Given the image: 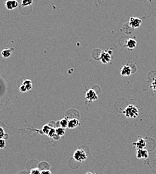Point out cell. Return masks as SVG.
Segmentation results:
<instances>
[{"instance_id":"1","label":"cell","mask_w":156,"mask_h":174,"mask_svg":"<svg viewBox=\"0 0 156 174\" xmlns=\"http://www.w3.org/2000/svg\"><path fill=\"white\" fill-rule=\"evenodd\" d=\"M122 113L126 117L130 119H135L139 116V112L136 106L133 105H129L122 111Z\"/></svg>"},{"instance_id":"2","label":"cell","mask_w":156,"mask_h":174,"mask_svg":"<svg viewBox=\"0 0 156 174\" xmlns=\"http://www.w3.org/2000/svg\"><path fill=\"white\" fill-rule=\"evenodd\" d=\"M73 157L75 160L78 161V162H83L87 159L86 153L83 150H77L74 152Z\"/></svg>"},{"instance_id":"3","label":"cell","mask_w":156,"mask_h":174,"mask_svg":"<svg viewBox=\"0 0 156 174\" xmlns=\"http://www.w3.org/2000/svg\"><path fill=\"white\" fill-rule=\"evenodd\" d=\"M111 51H102L99 56V59L104 64L109 63L111 60Z\"/></svg>"},{"instance_id":"4","label":"cell","mask_w":156,"mask_h":174,"mask_svg":"<svg viewBox=\"0 0 156 174\" xmlns=\"http://www.w3.org/2000/svg\"><path fill=\"white\" fill-rule=\"evenodd\" d=\"M98 98V95L96 91L93 89H89L86 93V99L88 102H93V101H96Z\"/></svg>"},{"instance_id":"5","label":"cell","mask_w":156,"mask_h":174,"mask_svg":"<svg viewBox=\"0 0 156 174\" xmlns=\"http://www.w3.org/2000/svg\"><path fill=\"white\" fill-rule=\"evenodd\" d=\"M141 23H142V20L139 19V18L131 17L129 19V25L131 28L135 29L140 27Z\"/></svg>"},{"instance_id":"6","label":"cell","mask_w":156,"mask_h":174,"mask_svg":"<svg viewBox=\"0 0 156 174\" xmlns=\"http://www.w3.org/2000/svg\"><path fill=\"white\" fill-rule=\"evenodd\" d=\"M134 147L136 150H141V149H145L146 147V141L142 137H139L138 140L136 142L133 143Z\"/></svg>"},{"instance_id":"7","label":"cell","mask_w":156,"mask_h":174,"mask_svg":"<svg viewBox=\"0 0 156 174\" xmlns=\"http://www.w3.org/2000/svg\"><path fill=\"white\" fill-rule=\"evenodd\" d=\"M18 6V2L16 0H7L5 3V7L8 10L15 9Z\"/></svg>"},{"instance_id":"8","label":"cell","mask_w":156,"mask_h":174,"mask_svg":"<svg viewBox=\"0 0 156 174\" xmlns=\"http://www.w3.org/2000/svg\"><path fill=\"white\" fill-rule=\"evenodd\" d=\"M137 158L140 159H147L149 157V153L146 149H141L137 150Z\"/></svg>"},{"instance_id":"9","label":"cell","mask_w":156,"mask_h":174,"mask_svg":"<svg viewBox=\"0 0 156 174\" xmlns=\"http://www.w3.org/2000/svg\"><path fill=\"white\" fill-rule=\"evenodd\" d=\"M132 68L129 65H124L120 70V74L122 76H129L132 73Z\"/></svg>"},{"instance_id":"10","label":"cell","mask_w":156,"mask_h":174,"mask_svg":"<svg viewBox=\"0 0 156 174\" xmlns=\"http://www.w3.org/2000/svg\"><path fill=\"white\" fill-rule=\"evenodd\" d=\"M80 125V121L77 119H72L69 120L67 127L70 129H74Z\"/></svg>"},{"instance_id":"11","label":"cell","mask_w":156,"mask_h":174,"mask_svg":"<svg viewBox=\"0 0 156 174\" xmlns=\"http://www.w3.org/2000/svg\"><path fill=\"white\" fill-rule=\"evenodd\" d=\"M137 41L134 40V39L129 38L126 41V46L129 49L133 50L135 48V47L137 46Z\"/></svg>"},{"instance_id":"12","label":"cell","mask_w":156,"mask_h":174,"mask_svg":"<svg viewBox=\"0 0 156 174\" xmlns=\"http://www.w3.org/2000/svg\"><path fill=\"white\" fill-rule=\"evenodd\" d=\"M12 51H13V50L4 49L3 50H2V52H1L2 57L4 58H9L10 56L12 55Z\"/></svg>"},{"instance_id":"13","label":"cell","mask_w":156,"mask_h":174,"mask_svg":"<svg viewBox=\"0 0 156 174\" xmlns=\"http://www.w3.org/2000/svg\"><path fill=\"white\" fill-rule=\"evenodd\" d=\"M22 84L25 86L28 91L31 90V88H32V84L30 80H24V81H23Z\"/></svg>"},{"instance_id":"14","label":"cell","mask_w":156,"mask_h":174,"mask_svg":"<svg viewBox=\"0 0 156 174\" xmlns=\"http://www.w3.org/2000/svg\"><path fill=\"white\" fill-rule=\"evenodd\" d=\"M55 131H56V134L57 135H59V137H62L63 136L65 133V129H64L63 127H57V129H55Z\"/></svg>"},{"instance_id":"15","label":"cell","mask_w":156,"mask_h":174,"mask_svg":"<svg viewBox=\"0 0 156 174\" xmlns=\"http://www.w3.org/2000/svg\"><path fill=\"white\" fill-rule=\"evenodd\" d=\"M68 120L66 118L61 119L59 122V125L61 126V127H63L64 129H66L68 126Z\"/></svg>"},{"instance_id":"16","label":"cell","mask_w":156,"mask_h":174,"mask_svg":"<svg viewBox=\"0 0 156 174\" xmlns=\"http://www.w3.org/2000/svg\"><path fill=\"white\" fill-rule=\"evenodd\" d=\"M51 127L49 125H46L45 126H43V128H42V131L46 135H48V133H49V132L50 131V130L51 129Z\"/></svg>"},{"instance_id":"17","label":"cell","mask_w":156,"mask_h":174,"mask_svg":"<svg viewBox=\"0 0 156 174\" xmlns=\"http://www.w3.org/2000/svg\"><path fill=\"white\" fill-rule=\"evenodd\" d=\"M33 0H22V5L24 7H26V6L30 5L32 3Z\"/></svg>"},{"instance_id":"18","label":"cell","mask_w":156,"mask_h":174,"mask_svg":"<svg viewBox=\"0 0 156 174\" xmlns=\"http://www.w3.org/2000/svg\"><path fill=\"white\" fill-rule=\"evenodd\" d=\"M56 135V131H55V129H54V128H51V129L50 130V131L49 132V133H48L47 135L49 136L50 137L53 138L54 136H55Z\"/></svg>"},{"instance_id":"19","label":"cell","mask_w":156,"mask_h":174,"mask_svg":"<svg viewBox=\"0 0 156 174\" xmlns=\"http://www.w3.org/2000/svg\"><path fill=\"white\" fill-rule=\"evenodd\" d=\"M30 173L31 174H41V171L38 168H34V169H32V170H31Z\"/></svg>"},{"instance_id":"20","label":"cell","mask_w":156,"mask_h":174,"mask_svg":"<svg viewBox=\"0 0 156 174\" xmlns=\"http://www.w3.org/2000/svg\"><path fill=\"white\" fill-rule=\"evenodd\" d=\"M5 147V141L3 138L0 139V149H3Z\"/></svg>"},{"instance_id":"21","label":"cell","mask_w":156,"mask_h":174,"mask_svg":"<svg viewBox=\"0 0 156 174\" xmlns=\"http://www.w3.org/2000/svg\"><path fill=\"white\" fill-rule=\"evenodd\" d=\"M20 92H26V91H28L27 90L26 87H25L24 85H23V84H22V85L20 86Z\"/></svg>"},{"instance_id":"22","label":"cell","mask_w":156,"mask_h":174,"mask_svg":"<svg viewBox=\"0 0 156 174\" xmlns=\"http://www.w3.org/2000/svg\"><path fill=\"white\" fill-rule=\"evenodd\" d=\"M151 88H152L153 91H154L155 92H156V80H155V81H153L152 82V84H151Z\"/></svg>"},{"instance_id":"23","label":"cell","mask_w":156,"mask_h":174,"mask_svg":"<svg viewBox=\"0 0 156 174\" xmlns=\"http://www.w3.org/2000/svg\"><path fill=\"white\" fill-rule=\"evenodd\" d=\"M3 136H4V130L1 127H0V139L3 138Z\"/></svg>"},{"instance_id":"24","label":"cell","mask_w":156,"mask_h":174,"mask_svg":"<svg viewBox=\"0 0 156 174\" xmlns=\"http://www.w3.org/2000/svg\"><path fill=\"white\" fill-rule=\"evenodd\" d=\"M41 174H52L50 170H43L41 171Z\"/></svg>"},{"instance_id":"25","label":"cell","mask_w":156,"mask_h":174,"mask_svg":"<svg viewBox=\"0 0 156 174\" xmlns=\"http://www.w3.org/2000/svg\"><path fill=\"white\" fill-rule=\"evenodd\" d=\"M60 137H59V135H57V134H56V135H55V136H54L53 138V139H55V140H58V139H60Z\"/></svg>"},{"instance_id":"26","label":"cell","mask_w":156,"mask_h":174,"mask_svg":"<svg viewBox=\"0 0 156 174\" xmlns=\"http://www.w3.org/2000/svg\"><path fill=\"white\" fill-rule=\"evenodd\" d=\"M86 174H93V173H91V172H88V173H86Z\"/></svg>"},{"instance_id":"27","label":"cell","mask_w":156,"mask_h":174,"mask_svg":"<svg viewBox=\"0 0 156 174\" xmlns=\"http://www.w3.org/2000/svg\"><path fill=\"white\" fill-rule=\"evenodd\" d=\"M148 1H151V0H148Z\"/></svg>"},{"instance_id":"28","label":"cell","mask_w":156,"mask_h":174,"mask_svg":"<svg viewBox=\"0 0 156 174\" xmlns=\"http://www.w3.org/2000/svg\"><path fill=\"white\" fill-rule=\"evenodd\" d=\"M155 157H156V153H155Z\"/></svg>"},{"instance_id":"29","label":"cell","mask_w":156,"mask_h":174,"mask_svg":"<svg viewBox=\"0 0 156 174\" xmlns=\"http://www.w3.org/2000/svg\"><path fill=\"white\" fill-rule=\"evenodd\" d=\"M93 174H95V173H93Z\"/></svg>"}]
</instances>
